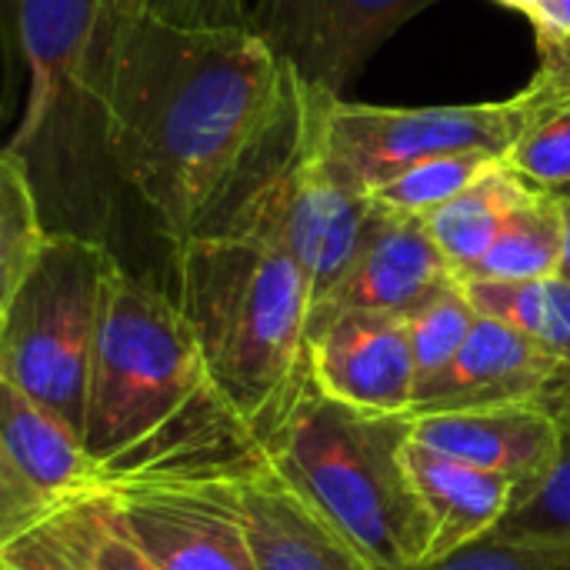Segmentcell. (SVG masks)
<instances>
[{
    "instance_id": "6da1fadb",
    "label": "cell",
    "mask_w": 570,
    "mask_h": 570,
    "mask_svg": "<svg viewBox=\"0 0 570 570\" xmlns=\"http://www.w3.org/2000/svg\"><path fill=\"white\" fill-rule=\"evenodd\" d=\"M104 17L114 167L174 247L294 144L304 83L250 23Z\"/></svg>"
},
{
    "instance_id": "7a4b0ae2",
    "label": "cell",
    "mask_w": 570,
    "mask_h": 570,
    "mask_svg": "<svg viewBox=\"0 0 570 570\" xmlns=\"http://www.w3.org/2000/svg\"><path fill=\"white\" fill-rule=\"evenodd\" d=\"M80 448L94 464V488L214 471L257 451L247 424L214 391L177 301L120 261L94 337Z\"/></svg>"
},
{
    "instance_id": "3957f363",
    "label": "cell",
    "mask_w": 570,
    "mask_h": 570,
    "mask_svg": "<svg viewBox=\"0 0 570 570\" xmlns=\"http://www.w3.org/2000/svg\"><path fill=\"white\" fill-rule=\"evenodd\" d=\"M23 120L7 147L23 160L50 234L100 240L117 190L100 0H23Z\"/></svg>"
},
{
    "instance_id": "277c9868",
    "label": "cell",
    "mask_w": 570,
    "mask_h": 570,
    "mask_svg": "<svg viewBox=\"0 0 570 570\" xmlns=\"http://www.w3.org/2000/svg\"><path fill=\"white\" fill-rule=\"evenodd\" d=\"M411 414H371L327 397L311 371L250 431L277 478L381 570H414L431 521L404 464Z\"/></svg>"
},
{
    "instance_id": "5b68a950",
    "label": "cell",
    "mask_w": 570,
    "mask_h": 570,
    "mask_svg": "<svg viewBox=\"0 0 570 570\" xmlns=\"http://www.w3.org/2000/svg\"><path fill=\"white\" fill-rule=\"evenodd\" d=\"M177 307L224 404L254 431L307 371L311 287L271 240L200 230L174 244Z\"/></svg>"
},
{
    "instance_id": "8992f818",
    "label": "cell",
    "mask_w": 570,
    "mask_h": 570,
    "mask_svg": "<svg viewBox=\"0 0 570 570\" xmlns=\"http://www.w3.org/2000/svg\"><path fill=\"white\" fill-rule=\"evenodd\" d=\"M114 264L117 257L104 240L47 234L0 324V371L77 438Z\"/></svg>"
},
{
    "instance_id": "52a82bcc",
    "label": "cell",
    "mask_w": 570,
    "mask_h": 570,
    "mask_svg": "<svg viewBox=\"0 0 570 570\" xmlns=\"http://www.w3.org/2000/svg\"><path fill=\"white\" fill-rule=\"evenodd\" d=\"M307 90V137L317 160L354 194H371L411 164L448 154L508 157L534 124L524 94L488 104L374 107Z\"/></svg>"
},
{
    "instance_id": "ba28073f",
    "label": "cell",
    "mask_w": 570,
    "mask_h": 570,
    "mask_svg": "<svg viewBox=\"0 0 570 570\" xmlns=\"http://www.w3.org/2000/svg\"><path fill=\"white\" fill-rule=\"evenodd\" d=\"M371 220L374 204L317 160L307 137L304 90V124L294 144L204 230H244L277 244L301 267L311 304H317L357 257Z\"/></svg>"
},
{
    "instance_id": "9c48e42d",
    "label": "cell",
    "mask_w": 570,
    "mask_h": 570,
    "mask_svg": "<svg viewBox=\"0 0 570 570\" xmlns=\"http://www.w3.org/2000/svg\"><path fill=\"white\" fill-rule=\"evenodd\" d=\"M244 464L107 481L94 491L107 498L117 524L157 570H261L230 484Z\"/></svg>"
},
{
    "instance_id": "30bf717a",
    "label": "cell",
    "mask_w": 570,
    "mask_h": 570,
    "mask_svg": "<svg viewBox=\"0 0 570 570\" xmlns=\"http://www.w3.org/2000/svg\"><path fill=\"white\" fill-rule=\"evenodd\" d=\"M444 0H254L250 27L317 94L344 97L377 47Z\"/></svg>"
},
{
    "instance_id": "8fae6325",
    "label": "cell",
    "mask_w": 570,
    "mask_h": 570,
    "mask_svg": "<svg viewBox=\"0 0 570 570\" xmlns=\"http://www.w3.org/2000/svg\"><path fill=\"white\" fill-rule=\"evenodd\" d=\"M90 488L80 438L0 371V551Z\"/></svg>"
},
{
    "instance_id": "7c38bea8",
    "label": "cell",
    "mask_w": 570,
    "mask_h": 570,
    "mask_svg": "<svg viewBox=\"0 0 570 570\" xmlns=\"http://www.w3.org/2000/svg\"><path fill=\"white\" fill-rule=\"evenodd\" d=\"M314 384L357 411L411 414L417 374L404 317L381 311H347L304 334Z\"/></svg>"
},
{
    "instance_id": "4fadbf2b",
    "label": "cell",
    "mask_w": 570,
    "mask_h": 570,
    "mask_svg": "<svg viewBox=\"0 0 570 570\" xmlns=\"http://www.w3.org/2000/svg\"><path fill=\"white\" fill-rule=\"evenodd\" d=\"M448 281H454V271L431 240L424 220L384 214L374 207V220L357 257L351 261L344 277L317 304H311L307 327L347 311H381L407 317Z\"/></svg>"
},
{
    "instance_id": "5bb4252c",
    "label": "cell",
    "mask_w": 570,
    "mask_h": 570,
    "mask_svg": "<svg viewBox=\"0 0 570 570\" xmlns=\"http://www.w3.org/2000/svg\"><path fill=\"white\" fill-rule=\"evenodd\" d=\"M561 364L514 327L478 314L454 361L417 387L411 417L541 404Z\"/></svg>"
},
{
    "instance_id": "9a60e30c",
    "label": "cell",
    "mask_w": 570,
    "mask_h": 570,
    "mask_svg": "<svg viewBox=\"0 0 570 570\" xmlns=\"http://www.w3.org/2000/svg\"><path fill=\"white\" fill-rule=\"evenodd\" d=\"M230 484L261 570H381L274 474L264 451L244 464Z\"/></svg>"
},
{
    "instance_id": "2e32d148",
    "label": "cell",
    "mask_w": 570,
    "mask_h": 570,
    "mask_svg": "<svg viewBox=\"0 0 570 570\" xmlns=\"http://www.w3.org/2000/svg\"><path fill=\"white\" fill-rule=\"evenodd\" d=\"M411 438L464 464L508 478L514 484V498L544 481L561 454V421L541 404L421 414L414 417Z\"/></svg>"
},
{
    "instance_id": "e0dca14e",
    "label": "cell",
    "mask_w": 570,
    "mask_h": 570,
    "mask_svg": "<svg viewBox=\"0 0 570 570\" xmlns=\"http://www.w3.org/2000/svg\"><path fill=\"white\" fill-rule=\"evenodd\" d=\"M404 464L431 521V548L424 564L488 538L514 504V484L508 478L464 464L414 438L404 444Z\"/></svg>"
},
{
    "instance_id": "ac0fdd59",
    "label": "cell",
    "mask_w": 570,
    "mask_h": 570,
    "mask_svg": "<svg viewBox=\"0 0 570 570\" xmlns=\"http://www.w3.org/2000/svg\"><path fill=\"white\" fill-rule=\"evenodd\" d=\"M0 570H157L127 538L100 491L63 501L0 551Z\"/></svg>"
},
{
    "instance_id": "d6986e66",
    "label": "cell",
    "mask_w": 570,
    "mask_h": 570,
    "mask_svg": "<svg viewBox=\"0 0 570 570\" xmlns=\"http://www.w3.org/2000/svg\"><path fill=\"white\" fill-rule=\"evenodd\" d=\"M528 190L531 184L504 157H498L471 187L421 217L458 281L488 254L501 224Z\"/></svg>"
},
{
    "instance_id": "ffe728a7",
    "label": "cell",
    "mask_w": 570,
    "mask_h": 570,
    "mask_svg": "<svg viewBox=\"0 0 570 570\" xmlns=\"http://www.w3.org/2000/svg\"><path fill=\"white\" fill-rule=\"evenodd\" d=\"M564 204L531 187L501 224L488 254L461 281H538L561 274Z\"/></svg>"
},
{
    "instance_id": "44dd1931",
    "label": "cell",
    "mask_w": 570,
    "mask_h": 570,
    "mask_svg": "<svg viewBox=\"0 0 570 570\" xmlns=\"http://www.w3.org/2000/svg\"><path fill=\"white\" fill-rule=\"evenodd\" d=\"M474 311L494 317L570 371V277L538 281H461Z\"/></svg>"
},
{
    "instance_id": "7402d4cb",
    "label": "cell",
    "mask_w": 570,
    "mask_h": 570,
    "mask_svg": "<svg viewBox=\"0 0 570 570\" xmlns=\"http://www.w3.org/2000/svg\"><path fill=\"white\" fill-rule=\"evenodd\" d=\"M47 234L23 160L10 147H0V324Z\"/></svg>"
},
{
    "instance_id": "603a6c76",
    "label": "cell",
    "mask_w": 570,
    "mask_h": 570,
    "mask_svg": "<svg viewBox=\"0 0 570 570\" xmlns=\"http://www.w3.org/2000/svg\"><path fill=\"white\" fill-rule=\"evenodd\" d=\"M498 157L491 154H448V157H428L421 164H411L397 177L384 180L377 190L367 194V200L384 214L401 217H428L451 197H458L464 187H471Z\"/></svg>"
},
{
    "instance_id": "cb8c5ba5",
    "label": "cell",
    "mask_w": 570,
    "mask_h": 570,
    "mask_svg": "<svg viewBox=\"0 0 570 570\" xmlns=\"http://www.w3.org/2000/svg\"><path fill=\"white\" fill-rule=\"evenodd\" d=\"M474 321H478V311L458 277L448 281L441 291H434L424 304H417L404 317L417 387L434 381L454 361V354L468 341Z\"/></svg>"
},
{
    "instance_id": "d4e9b609",
    "label": "cell",
    "mask_w": 570,
    "mask_h": 570,
    "mask_svg": "<svg viewBox=\"0 0 570 570\" xmlns=\"http://www.w3.org/2000/svg\"><path fill=\"white\" fill-rule=\"evenodd\" d=\"M561 421V454L554 468L531 491L514 498L491 538L504 541H538L570 544V414Z\"/></svg>"
},
{
    "instance_id": "484cf974",
    "label": "cell",
    "mask_w": 570,
    "mask_h": 570,
    "mask_svg": "<svg viewBox=\"0 0 570 570\" xmlns=\"http://www.w3.org/2000/svg\"><path fill=\"white\" fill-rule=\"evenodd\" d=\"M504 160L538 190L558 194L570 187V107L531 124Z\"/></svg>"
},
{
    "instance_id": "4316f807",
    "label": "cell",
    "mask_w": 570,
    "mask_h": 570,
    "mask_svg": "<svg viewBox=\"0 0 570 570\" xmlns=\"http://www.w3.org/2000/svg\"><path fill=\"white\" fill-rule=\"evenodd\" d=\"M414 570H570V544L481 538L434 564Z\"/></svg>"
},
{
    "instance_id": "83f0119b",
    "label": "cell",
    "mask_w": 570,
    "mask_h": 570,
    "mask_svg": "<svg viewBox=\"0 0 570 570\" xmlns=\"http://www.w3.org/2000/svg\"><path fill=\"white\" fill-rule=\"evenodd\" d=\"M110 17H157L180 27H230L250 20L247 0H100Z\"/></svg>"
},
{
    "instance_id": "f1b7e54d",
    "label": "cell",
    "mask_w": 570,
    "mask_h": 570,
    "mask_svg": "<svg viewBox=\"0 0 570 570\" xmlns=\"http://www.w3.org/2000/svg\"><path fill=\"white\" fill-rule=\"evenodd\" d=\"M541 67L531 77V83L521 90L528 107L534 110V124L554 110L570 107V33L551 43H538Z\"/></svg>"
},
{
    "instance_id": "f546056e",
    "label": "cell",
    "mask_w": 570,
    "mask_h": 570,
    "mask_svg": "<svg viewBox=\"0 0 570 570\" xmlns=\"http://www.w3.org/2000/svg\"><path fill=\"white\" fill-rule=\"evenodd\" d=\"M20 3L23 0H0V63H3V90H0V124L10 117L20 77H23V57H20Z\"/></svg>"
},
{
    "instance_id": "4dcf8cb0",
    "label": "cell",
    "mask_w": 570,
    "mask_h": 570,
    "mask_svg": "<svg viewBox=\"0 0 570 570\" xmlns=\"http://www.w3.org/2000/svg\"><path fill=\"white\" fill-rule=\"evenodd\" d=\"M570 33V0H551L544 13L534 20V37L538 43H551Z\"/></svg>"
},
{
    "instance_id": "1f68e13d",
    "label": "cell",
    "mask_w": 570,
    "mask_h": 570,
    "mask_svg": "<svg viewBox=\"0 0 570 570\" xmlns=\"http://www.w3.org/2000/svg\"><path fill=\"white\" fill-rule=\"evenodd\" d=\"M541 407L548 411V414H554V417H564L570 414V371H558L554 374V381H551V387L544 391V397H541Z\"/></svg>"
},
{
    "instance_id": "d6a6232c",
    "label": "cell",
    "mask_w": 570,
    "mask_h": 570,
    "mask_svg": "<svg viewBox=\"0 0 570 570\" xmlns=\"http://www.w3.org/2000/svg\"><path fill=\"white\" fill-rule=\"evenodd\" d=\"M494 3H501V7H508V10H518V13H524L531 23L544 13V7L551 3V0H494Z\"/></svg>"
},
{
    "instance_id": "836d02e7",
    "label": "cell",
    "mask_w": 570,
    "mask_h": 570,
    "mask_svg": "<svg viewBox=\"0 0 570 570\" xmlns=\"http://www.w3.org/2000/svg\"><path fill=\"white\" fill-rule=\"evenodd\" d=\"M561 204H564V264H561V274L570 277V204L568 200H561Z\"/></svg>"
},
{
    "instance_id": "e575fe53",
    "label": "cell",
    "mask_w": 570,
    "mask_h": 570,
    "mask_svg": "<svg viewBox=\"0 0 570 570\" xmlns=\"http://www.w3.org/2000/svg\"><path fill=\"white\" fill-rule=\"evenodd\" d=\"M554 197H558V200H568V204H570V187H564V190H558Z\"/></svg>"
}]
</instances>
